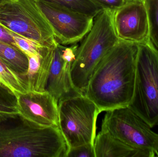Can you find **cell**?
Masks as SVG:
<instances>
[{
	"label": "cell",
	"mask_w": 158,
	"mask_h": 157,
	"mask_svg": "<svg viewBox=\"0 0 158 157\" xmlns=\"http://www.w3.org/2000/svg\"><path fill=\"white\" fill-rule=\"evenodd\" d=\"M138 44L120 40L101 59L84 95L100 112L127 107L134 91Z\"/></svg>",
	"instance_id": "obj_1"
},
{
	"label": "cell",
	"mask_w": 158,
	"mask_h": 157,
	"mask_svg": "<svg viewBox=\"0 0 158 157\" xmlns=\"http://www.w3.org/2000/svg\"><path fill=\"white\" fill-rule=\"evenodd\" d=\"M62 45L76 44L91 30L94 18L50 3L34 0Z\"/></svg>",
	"instance_id": "obj_8"
},
{
	"label": "cell",
	"mask_w": 158,
	"mask_h": 157,
	"mask_svg": "<svg viewBox=\"0 0 158 157\" xmlns=\"http://www.w3.org/2000/svg\"><path fill=\"white\" fill-rule=\"evenodd\" d=\"M0 24L43 47L55 45L53 32L34 0H10L0 6Z\"/></svg>",
	"instance_id": "obj_6"
},
{
	"label": "cell",
	"mask_w": 158,
	"mask_h": 157,
	"mask_svg": "<svg viewBox=\"0 0 158 157\" xmlns=\"http://www.w3.org/2000/svg\"><path fill=\"white\" fill-rule=\"evenodd\" d=\"M0 59L13 70L26 77L28 59L18 48L0 41Z\"/></svg>",
	"instance_id": "obj_15"
},
{
	"label": "cell",
	"mask_w": 158,
	"mask_h": 157,
	"mask_svg": "<svg viewBox=\"0 0 158 157\" xmlns=\"http://www.w3.org/2000/svg\"><path fill=\"white\" fill-rule=\"evenodd\" d=\"M106 112L101 129L131 147L158 157V134L129 106Z\"/></svg>",
	"instance_id": "obj_7"
},
{
	"label": "cell",
	"mask_w": 158,
	"mask_h": 157,
	"mask_svg": "<svg viewBox=\"0 0 158 157\" xmlns=\"http://www.w3.org/2000/svg\"><path fill=\"white\" fill-rule=\"evenodd\" d=\"M0 87L16 98L28 92L26 77L13 70L0 59Z\"/></svg>",
	"instance_id": "obj_14"
},
{
	"label": "cell",
	"mask_w": 158,
	"mask_h": 157,
	"mask_svg": "<svg viewBox=\"0 0 158 157\" xmlns=\"http://www.w3.org/2000/svg\"></svg>",
	"instance_id": "obj_25"
},
{
	"label": "cell",
	"mask_w": 158,
	"mask_h": 157,
	"mask_svg": "<svg viewBox=\"0 0 158 157\" xmlns=\"http://www.w3.org/2000/svg\"><path fill=\"white\" fill-rule=\"evenodd\" d=\"M129 107L153 128L158 125V51L138 44L133 96Z\"/></svg>",
	"instance_id": "obj_4"
},
{
	"label": "cell",
	"mask_w": 158,
	"mask_h": 157,
	"mask_svg": "<svg viewBox=\"0 0 158 157\" xmlns=\"http://www.w3.org/2000/svg\"><path fill=\"white\" fill-rule=\"evenodd\" d=\"M54 46L52 48L42 47L38 54L29 57L27 56L28 68L26 77L28 91L38 92L46 91L52 61Z\"/></svg>",
	"instance_id": "obj_12"
},
{
	"label": "cell",
	"mask_w": 158,
	"mask_h": 157,
	"mask_svg": "<svg viewBox=\"0 0 158 157\" xmlns=\"http://www.w3.org/2000/svg\"><path fill=\"white\" fill-rule=\"evenodd\" d=\"M103 9L116 11L135 0H91Z\"/></svg>",
	"instance_id": "obj_20"
},
{
	"label": "cell",
	"mask_w": 158,
	"mask_h": 157,
	"mask_svg": "<svg viewBox=\"0 0 158 157\" xmlns=\"http://www.w3.org/2000/svg\"><path fill=\"white\" fill-rule=\"evenodd\" d=\"M94 149L95 157H151L149 153L127 145L103 129L96 136Z\"/></svg>",
	"instance_id": "obj_13"
},
{
	"label": "cell",
	"mask_w": 158,
	"mask_h": 157,
	"mask_svg": "<svg viewBox=\"0 0 158 157\" xmlns=\"http://www.w3.org/2000/svg\"><path fill=\"white\" fill-rule=\"evenodd\" d=\"M9 1H10V0H0V6L4 4L6 2Z\"/></svg>",
	"instance_id": "obj_24"
},
{
	"label": "cell",
	"mask_w": 158,
	"mask_h": 157,
	"mask_svg": "<svg viewBox=\"0 0 158 157\" xmlns=\"http://www.w3.org/2000/svg\"><path fill=\"white\" fill-rule=\"evenodd\" d=\"M19 117L15 105L0 104V122L15 119Z\"/></svg>",
	"instance_id": "obj_21"
},
{
	"label": "cell",
	"mask_w": 158,
	"mask_h": 157,
	"mask_svg": "<svg viewBox=\"0 0 158 157\" xmlns=\"http://www.w3.org/2000/svg\"><path fill=\"white\" fill-rule=\"evenodd\" d=\"M113 20L119 40L137 44L149 41V21L143 0H135L114 11Z\"/></svg>",
	"instance_id": "obj_10"
},
{
	"label": "cell",
	"mask_w": 158,
	"mask_h": 157,
	"mask_svg": "<svg viewBox=\"0 0 158 157\" xmlns=\"http://www.w3.org/2000/svg\"><path fill=\"white\" fill-rule=\"evenodd\" d=\"M8 30L12 36L17 47L28 57L38 54L42 47H43L33 41L20 36L8 29Z\"/></svg>",
	"instance_id": "obj_18"
},
{
	"label": "cell",
	"mask_w": 158,
	"mask_h": 157,
	"mask_svg": "<svg viewBox=\"0 0 158 157\" xmlns=\"http://www.w3.org/2000/svg\"><path fill=\"white\" fill-rule=\"evenodd\" d=\"M148 15L149 41L158 51V0H143Z\"/></svg>",
	"instance_id": "obj_17"
},
{
	"label": "cell",
	"mask_w": 158,
	"mask_h": 157,
	"mask_svg": "<svg viewBox=\"0 0 158 157\" xmlns=\"http://www.w3.org/2000/svg\"><path fill=\"white\" fill-rule=\"evenodd\" d=\"M50 3L72 11L94 18L102 8L91 0H37Z\"/></svg>",
	"instance_id": "obj_16"
},
{
	"label": "cell",
	"mask_w": 158,
	"mask_h": 157,
	"mask_svg": "<svg viewBox=\"0 0 158 157\" xmlns=\"http://www.w3.org/2000/svg\"><path fill=\"white\" fill-rule=\"evenodd\" d=\"M69 147L59 127H39L21 122L0 127V157H67Z\"/></svg>",
	"instance_id": "obj_2"
},
{
	"label": "cell",
	"mask_w": 158,
	"mask_h": 157,
	"mask_svg": "<svg viewBox=\"0 0 158 157\" xmlns=\"http://www.w3.org/2000/svg\"><path fill=\"white\" fill-rule=\"evenodd\" d=\"M9 96H11V94L0 87V104L15 105L12 102H10V99L8 98Z\"/></svg>",
	"instance_id": "obj_23"
},
{
	"label": "cell",
	"mask_w": 158,
	"mask_h": 157,
	"mask_svg": "<svg viewBox=\"0 0 158 157\" xmlns=\"http://www.w3.org/2000/svg\"><path fill=\"white\" fill-rule=\"evenodd\" d=\"M59 127L69 149L86 144L94 145L97 121L101 113L84 94L75 93L58 101Z\"/></svg>",
	"instance_id": "obj_5"
},
{
	"label": "cell",
	"mask_w": 158,
	"mask_h": 157,
	"mask_svg": "<svg viewBox=\"0 0 158 157\" xmlns=\"http://www.w3.org/2000/svg\"><path fill=\"white\" fill-rule=\"evenodd\" d=\"M67 157H95L94 145L86 144L69 148Z\"/></svg>",
	"instance_id": "obj_19"
},
{
	"label": "cell",
	"mask_w": 158,
	"mask_h": 157,
	"mask_svg": "<svg viewBox=\"0 0 158 157\" xmlns=\"http://www.w3.org/2000/svg\"><path fill=\"white\" fill-rule=\"evenodd\" d=\"M114 11L103 9L94 18L91 30L81 40L71 69L74 91L84 94L96 66L119 41L114 26Z\"/></svg>",
	"instance_id": "obj_3"
},
{
	"label": "cell",
	"mask_w": 158,
	"mask_h": 157,
	"mask_svg": "<svg viewBox=\"0 0 158 157\" xmlns=\"http://www.w3.org/2000/svg\"><path fill=\"white\" fill-rule=\"evenodd\" d=\"M78 46L76 43L66 47L56 41L54 47L46 91L53 96L58 102L63 98L76 92L71 82V69Z\"/></svg>",
	"instance_id": "obj_11"
},
{
	"label": "cell",
	"mask_w": 158,
	"mask_h": 157,
	"mask_svg": "<svg viewBox=\"0 0 158 157\" xmlns=\"http://www.w3.org/2000/svg\"><path fill=\"white\" fill-rule=\"evenodd\" d=\"M0 41L17 47L13 37L10 35L8 29L3 26L1 24H0Z\"/></svg>",
	"instance_id": "obj_22"
},
{
	"label": "cell",
	"mask_w": 158,
	"mask_h": 157,
	"mask_svg": "<svg viewBox=\"0 0 158 157\" xmlns=\"http://www.w3.org/2000/svg\"><path fill=\"white\" fill-rule=\"evenodd\" d=\"M15 99L22 122L39 127H59L58 101L47 91H28Z\"/></svg>",
	"instance_id": "obj_9"
}]
</instances>
